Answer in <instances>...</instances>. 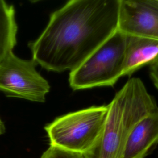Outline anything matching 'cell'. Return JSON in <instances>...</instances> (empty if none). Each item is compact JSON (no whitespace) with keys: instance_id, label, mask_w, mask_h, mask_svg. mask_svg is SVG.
I'll list each match as a JSON object with an SVG mask.
<instances>
[{"instance_id":"1","label":"cell","mask_w":158,"mask_h":158,"mask_svg":"<svg viewBox=\"0 0 158 158\" xmlns=\"http://www.w3.org/2000/svg\"><path fill=\"white\" fill-rule=\"evenodd\" d=\"M120 0H71L52 12L29 43L32 59L48 71L73 70L118 28Z\"/></svg>"},{"instance_id":"2","label":"cell","mask_w":158,"mask_h":158,"mask_svg":"<svg viewBox=\"0 0 158 158\" xmlns=\"http://www.w3.org/2000/svg\"><path fill=\"white\" fill-rule=\"evenodd\" d=\"M158 110L154 97L137 77L128 80L108 104L102 133L84 158H121L126 140L143 118Z\"/></svg>"},{"instance_id":"3","label":"cell","mask_w":158,"mask_h":158,"mask_svg":"<svg viewBox=\"0 0 158 158\" xmlns=\"http://www.w3.org/2000/svg\"><path fill=\"white\" fill-rule=\"evenodd\" d=\"M108 105L92 106L57 117L44 127L50 145L85 154L99 141Z\"/></svg>"},{"instance_id":"4","label":"cell","mask_w":158,"mask_h":158,"mask_svg":"<svg viewBox=\"0 0 158 158\" xmlns=\"http://www.w3.org/2000/svg\"><path fill=\"white\" fill-rule=\"evenodd\" d=\"M127 35L118 30L81 65L70 72L73 90L112 86L123 76Z\"/></svg>"},{"instance_id":"5","label":"cell","mask_w":158,"mask_h":158,"mask_svg":"<svg viewBox=\"0 0 158 158\" xmlns=\"http://www.w3.org/2000/svg\"><path fill=\"white\" fill-rule=\"evenodd\" d=\"M36 65L33 59H22L10 52L0 62V91L8 97L44 102L50 85Z\"/></svg>"},{"instance_id":"6","label":"cell","mask_w":158,"mask_h":158,"mask_svg":"<svg viewBox=\"0 0 158 158\" xmlns=\"http://www.w3.org/2000/svg\"><path fill=\"white\" fill-rule=\"evenodd\" d=\"M117 30L158 40V0H120Z\"/></svg>"},{"instance_id":"7","label":"cell","mask_w":158,"mask_h":158,"mask_svg":"<svg viewBox=\"0 0 158 158\" xmlns=\"http://www.w3.org/2000/svg\"><path fill=\"white\" fill-rule=\"evenodd\" d=\"M158 144V110L151 113L129 134L121 158H144Z\"/></svg>"},{"instance_id":"8","label":"cell","mask_w":158,"mask_h":158,"mask_svg":"<svg viewBox=\"0 0 158 158\" xmlns=\"http://www.w3.org/2000/svg\"><path fill=\"white\" fill-rule=\"evenodd\" d=\"M157 60V40L127 35L123 76L131 75L143 66L151 65Z\"/></svg>"},{"instance_id":"9","label":"cell","mask_w":158,"mask_h":158,"mask_svg":"<svg viewBox=\"0 0 158 158\" xmlns=\"http://www.w3.org/2000/svg\"><path fill=\"white\" fill-rule=\"evenodd\" d=\"M17 25L13 5L0 0V62L17 43Z\"/></svg>"},{"instance_id":"10","label":"cell","mask_w":158,"mask_h":158,"mask_svg":"<svg viewBox=\"0 0 158 158\" xmlns=\"http://www.w3.org/2000/svg\"><path fill=\"white\" fill-rule=\"evenodd\" d=\"M40 158H84L83 154L51 146L43 153Z\"/></svg>"},{"instance_id":"11","label":"cell","mask_w":158,"mask_h":158,"mask_svg":"<svg viewBox=\"0 0 158 158\" xmlns=\"http://www.w3.org/2000/svg\"><path fill=\"white\" fill-rule=\"evenodd\" d=\"M149 75L154 85L158 89V60L150 65Z\"/></svg>"},{"instance_id":"12","label":"cell","mask_w":158,"mask_h":158,"mask_svg":"<svg viewBox=\"0 0 158 158\" xmlns=\"http://www.w3.org/2000/svg\"><path fill=\"white\" fill-rule=\"evenodd\" d=\"M5 126L3 122L0 118V135L5 132Z\"/></svg>"}]
</instances>
